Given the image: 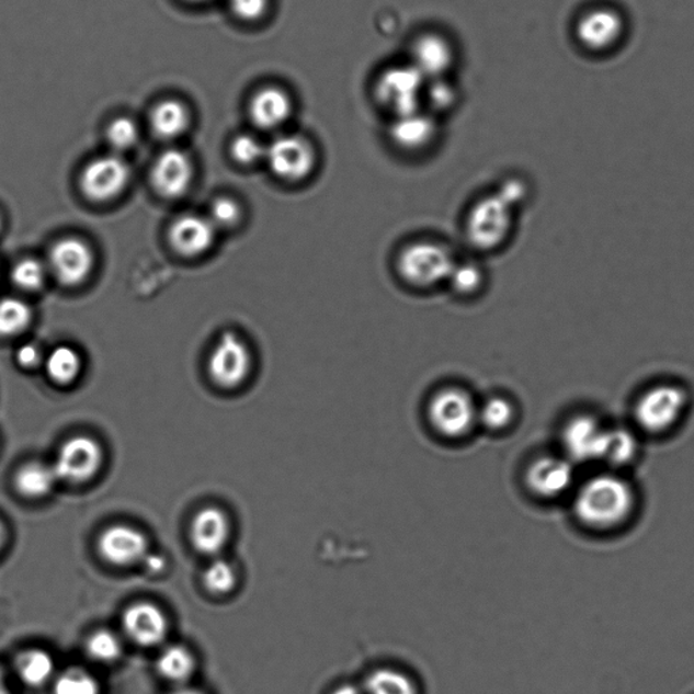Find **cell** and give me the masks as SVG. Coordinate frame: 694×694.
Masks as SVG:
<instances>
[{
	"label": "cell",
	"mask_w": 694,
	"mask_h": 694,
	"mask_svg": "<svg viewBox=\"0 0 694 694\" xmlns=\"http://www.w3.org/2000/svg\"><path fill=\"white\" fill-rule=\"evenodd\" d=\"M129 166L116 155L96 158L80 178V187L90 200L107 201L118 196L128 183Z\"/></svg>",
	"instance_id": "cell-12"
},
{
	"label": "cell",
	"mask_w": 694,
	"mask_h": 694,
	"mask_svg": "<svg viewBox=\"0 0 694 694\" xmlns=\"http://www.w3.org/2000/svg\"><path fill=\"white\" fill-rule=\"evenodd\" d=\"M143 564L146 565L149 572L159 573L164 570L166 559L164 556L158 554H147L143 559Z\"/></svg>",
	"instance_id": "cell-44"
},
{
	"label": "cell",
	"mask_w": 694,
	"mask_h": 694,
	"mask_svg": "<svg viewBox=\"0 0 694 694\" xmlns=\"http://www.w3.org/2000/svg\"><path fill=\"white\" fill-rule=\"evenodd\" d=\"M514 211L498 193L479 200L467 216L466 235L469 244L481 251L501 248L512 234Z\"/></svg>",
	"instance_id": "cell-4"
},
{
	"label": "cell",
	"mask_w": 694,
	"mask_h": 694,
	"mask_svg": "<svg viewBox=\"0 0 694 694\" xmlns=\"http://www.w3.org/2000/svg\"><path fill=\"white\" fill-rule=\"evenodd\" d=\"M428 80L409 65L388 68L376 82V99L395 116L421 111Z\"/></svg>",
	"instance_id": "cell-6"
},
{
	"label": "cell",
	"mask_w": 694,
	"mask_h": 694,
	"mask_svg": "<svg viewBox=\"0 0 694 694\" xmlns=\"http://www.w3.org/2000/svg\"><path fill=\"white\" fill-rule=\"evenodd\" d=\"M15 670L25 685L43 686L54 679L55 662L50 653L39 648L21 652L15 661Z\"/></svg>",
	"instance_id": "cell-26"
},
{
	"label": "cell",
	"mask_w": 694,
	"mask_h": 694,
	"mask_svg": "<svg viewBox=\"0 0 694 694\" xmlns=\"http://www.w3.org/2000/svg\"><path fill=\"white\" fill-rule=\"evenodd\" d=\"M103 464L102 447L88 435H77L61 445L52 467L57 479L80 485L94 478Z\"/></svg>",
	"instance_id": "cell-8"
},
{
	"label": "cell",
	"mask_w": 694,
	"mask_h": 694,
	"mask_svg": "<svg viewBox=\"0 0 694 694\" xmlns=\"http://www.w3.org/2000/svg\"><path fill=\"white\" fill-rule=\"evenodd\" d=\"M292 113V101L284 90L265 88L251 100L252 122L262 129H274L283 125Z\"/></svg>",
	"instance_id": "cell-22"
},
{
	"label": "cell",
	"mask_w": 694,
	"mask_h": 694,
	"mask_svg": "<svg viewBox=\"0 0 694 694\" xmlns=\"http://www.w3.org/2000/svg\"><path fill=\"white\" fill-rule=\"evenodd\" d=\"M330 694H365L363 686L354 684H341L334 687Z\"/></svg>",
	"instance_id": "cell-45"
},
{
	"label": "cell",
	"mask_w": 694,
	"mask_h": 694,
	"mask_svg": "<svg viewBox=\"0 0 694 694\" xmlns=\"http://www.w3.org/2000/svg\"><path fill=\"white\" fill-rule=\"evenodd\" d=\"M428 421L441 437L460 440L478 424V405L464 389L444 388L430 399Z\"/></svg>",
	"instance_id": "cell-5"
},
{
	"label": "cell",
	"mask_w": 694,
	"mask_h": 694,
	"mask_svg": "<svg viewBox=\"0 0 694 694\" xmlns=\"http://www.w3.org/2000/svg\"><path fill=\"white\" fill-rule=\"evenodd\" d=\"M169 694H205L198 690H194V687H187V686H180L177 687L175 691L169 693Z\"/></svg>",
	"instance_id": "cell-46"
},
{
	"label": "cell",
	"mask_w": 694,
	"mask_h": 694,
	"mask_svg": "<svg viewBox=\"0 0 694 694\" xmlns=\"http://www.w3.org/2000/svg\"><path fill=\"white\" fill-rule=\"evenodd\" d=\"M89 657L101 663H113L123 656V644L112 630L99 629L86 641Z\"/></svg>",
	"instance_id": "cell-32"
},
{
	"label": "cell",
	"mask_w": 694,
	"mask_h": 694,
	"mask_svg": "<svg viewBox=\"0 0 694 694\" xmlns=\"http://www.w3.org/2000/svg\"><path fill=\"white\" fill-rule=\"evenodd\" d=\"M569 458L542 456L527 466L524 481L532 496L556 499L571 489L576 473Z\"/></svg>",
	"instance_id": "cell-10"
},
{
	"label": "cell",
	"mask_w": 694,
	"mask_h": 694,
	"mask_svg": "<svg viewBox=\"0 0 694 694\" xmlns=\"http://www.w3.org/2000/svg\"><path fill=\"white\" fill-rule=\"evenodd\" d=\"M607 424L594 412H577L561 428L560 443L571 463L600 462Z\"/></svg>",
	"instance_id": "cell-7"
},
{
	"label": "cell",
	"mask_w": 694,
	"mask_h": 694,
	"mask_svg": "<svg viewBox=\"0 0 694 694\" xmlns=\"http://www.w3.org/2000/svg\"><path fill=\"white\" fill-rule=\"evenodd\" d=\"M52 272L59 283L77 286L89 277L94 266L93 251L79 239H62L50 250Z\"/></svg>",
	"instance_id": "cell-15"
},
{
	"label": "cell",
	"mask_w": 694,
	"mask_h": 694,
	"mask_svg": "<svg viewBox=\"0 0 694 694\" xmlns=\"http://www.w3.org/2000/svg\"><path fill=\"white\" fill-rule=\"evenodd\" d=\"M5 543V530L2 521H0V550L3 549Z\"/></svg>",
	"instance_id": "cell-48"
},
{
	"label": "cell",
	"mask_w": 694,
	"mask_h": 694,
	"mask_svg": "<svg viewBox=\"0 0 694 694\" xmlns=\"http://www.w3.org/2000/svg\"><path fill=\"white\" fill-rule=\"evenodd\" d=\"M54 694H101V686L88 671L68 669L56 676Z\"/></svg>",
	"instance_id": "cell-34"
},
{
	"label": "cell",
	"mask_w": 694,
	"mask_h": 694,
	"mask_svg": "<svg viewBox=\"0 0 694 694\" xmlns=\"http://www.w3.org/2000/svg\"><path fill=\"white\" fill-rule=\"evenodd\" d=\"M639 450V440L633 430L624 426H610L600 462H604L611 467L622 468L638 457Z\"/></svg>",
	"instance_id": "cell-24"
},
{
	"label": "cell",
	"mask_w": 694,
	"mask_h": 694,
	"mask_svg": "<svg viewBox=\"0 0 694 694\" xmlns=\"http://www.w3.org/2000/svg\"><path fill=\"white\" fill-rule=\"evenodd\" d=\"M691 391L679 380H659L647 386L635 399L636 426L648 434H663L682 421L691 407Z\"/></svg>",
	"instance_id": "cell-2"
},
{
	"label": "cell",
	"mask_w": 694,
	"mask_h": 694,
	"mask_svg": "<svg viewBox=\"0 0 694 694\" xmlns=\"http://www.w3.org/2000/svg\"><path fill=\"white\" fill-rule=\"evenodd\" d=\"M203 583L212 594H228L237 584V572L228 561L216 559L206 567L203 573Z\"/></svg>",
	"instance_id": "cell-35"
},
{
	"label": "cell",
	"mask_w": 694,
	"mask_h": 694,
	"mask_svg": "<svg viewBox=\"0 0 694 694\" xmlns=\"http://www.w3.org/2000/svg\"><path fill=\"white\" fill-rule=\"evenodd\" d=\"M455 263L446 246L423 240L406 246L400 251L397 269L406 284L428 289L447 283Z\"/></svg>",
	"instance_id": "cell-3"
},
{
	"label": "cell",
	"mask_w": 694,
	"mask_h": 694,
	"mask_svg": "<svg viewBox=\"0 0 694 694\" xmlns=\"http://www.w3.org/2000/svg\"><path fill=\"white\" fill-rule=\"evenodd\" d=\"M32 320V309L16 297L0 300V337H14L27 329Z\"/></svg>",
	"instance_id": "cell-31"
},
{
	"label": "cell",
	"mask_w": 694,
	"mask_h": 694,
	"mask_svg": "<svg viewBox=\"0 0 694 694\" xmlns=\"http://www.w3.org/2000/svg\"><path fill=\"white\" fill-rule=\"evenodd\" d=\"M452 61L450 43L437 34H424L412 45L410 65L426 80L444 78Z\"/></svg>",
	"instance_id": "cell-19"
},
{
	"label": "cell",
	"mask_w": 694,
	"mask_h": 694,
	"mask_svg": "<svg viewBox=\"0 0 694 694\" xmlns=\"http://www.w3.org/2000/svg\"><path fill=\"white\" fill-rule=\"evenodd\" d=\"M269 168L280 180L300 182L312 174L317 153L306 139L298 136H281L266 147Z\"/></svg>",
	"instance_id": "cell-9"
},
{
	"label": "cell",
	"mask_w": 694,
	"mask_h": 694,
	"mask_svg": "<svg viewBox=\"0 0 694 694\" xmlns=\"http://www.w3.org/2000/svg\"><path fill=\"white\" fill-rule=\"evenodd\" d=\"M365 694H420L411 675L397 668H377L372 670L364 681Z\"/></svg>",
	"instance_id": "cell-25"
},
{
	"label": "cell",
	"mask_w": 694,
	"mask_h": 694,
	"mask_svg": "<svg viewBox=\"0 0 694 694\" xmlns=\"http://www.w3.org/2000/svg\"><path fill=\"white\" fill-rule=\"evenodd\" d=\"M192 2H203V0H192Z\"/></svg>",
	"instance_id": "cell-49"
},
{
	"label": "cell",
	"mask_w": 694,
	"mask_h": 694,
	"mask_svg": "<svg viewBox=\"0 0 694 694\" xmlns=\"http://www.w3.org/2000/svg\"><path fill=\"white\" fill-rule=\"evenodd\" d=\"M0 227H2V220H0Z\"/></svg>",
	"instance_id": "cell-50"
},
{
	"label": "cell",
	"mask_w": 694,
	"mask_h": 694,
	"mask_svg": "<svg viewBox=\"0 0 694 694\" xmlns=\"http://www.w3.org/2000/svg\"><path fill=\"white\" fill-rule=\"evenodd\" d=\"M636 504L634 487L621 476L596 475L578 490L573 513L590 530L610 531L624 524Z\"/></svg>",
	"instance_id": "cell-1"
},
{
	"label": "cell",
	"mask_w": 694,
	"mask_h": 694,
	"mask_svg": "<svg viewBox=\"0 0 694 694\" xmlns=\"http://www.w3.org/2000/svg\"><path fill=\"white\" fill-rule=\"evenodd\" d=\"M137 137H139V130L130 118L120 117L109 125L107 140L112 147L120 149V151L134 147Z\"/></svg>",
	"instance_id": "cell-37"
},
{
	"label": "cell",
	"mask_w": 694,
	"mask_h": 694,
	"mask_svg": "<svg viewBox=\"0 0 694 694\" xmlns=\"http://www.w3.org/2000/svg\"><path fill=\"white\" fill-rule=\"evenodd\" d=\"M57 481L59 479H57L54 467L32 462L19 469L14 485L20 496L29 499H42L50 494Z\"/></svg>",
	"instance_id": "cell-23"
},
{
	"label": "cell",
	"mask_w": 694,
	"mask_h": 694,
	"mask_svg": "<svg viewBox=\"0 0 694 694\" xmlns=\"http://www.w3.org/2000/svg\"><path fill=\"white\" fill-rule=\"evenodd\" d=\"M389 136L403 151L418 152L432 145L437 136V125L429 114L417 111L395 118Z\"/></svg>",
	"instance_id": "cell-21"
},
{
	"label": "cell",
	"mask_w": 694,
	"mask_h": 694,
	"mask_svg": "<svg viewBox=\"0 0 694 694\" xmlns=\"http://www.w3.org/2000/svg\"><path fill=\"white\" fill-rule=\"evenodd\" d=\"M624 20L611 8H596L581 16L577 25V37L584 48L601 52L613 47L622 38Z\"/></svg>",
	"instance_id": "cell-16"
},
{
	"label": "cell",
	"mask_w": 694,
	"mask_h": 694,
	"mask_svg": "<svg viewBox=\"0 0 694 694\" xmlns=\"http://www.w3.org/2000/svg\"><path fill=\"white\" fill-rule=\"evenodd\" d=\"M47 271L42 262L36 260H24L19 263L11 272V280L24 291H37L44 285Z\"/></svg>",
	"instance_id": "cell-36"
},
{
	"label": "cell",
	"mask_w": 694,
	"mask_h": 694,
	"mask_svg": "<svg viewBox=\"0 0 694 694\" xmlns=\"http://www.w3.org/2000/svg\"><path fill=\"white\" fill-rule=\"evenodd\" d=\"M231 152L237 162L252 164L265 158L266 147H263L254 136L240 135L232 141Z\"/></svg>",
	"instance_id": "cell-38"
},
{
	"label": "cell",
	"mask_w": 694,
	"mask_h": 694,
	"mask_svg": "<svg viewBox=\"0 0 694 694\" xmlns=\"http://www.w3.org/2000/svg\"><path fill=\"white\" fill-rule=\"evenodd\" d=\"M515 420V407L512 400L492 397L478 406V424L491 433H501L512 426Z\"/></svg>",
	"instance_id": "cell-30"
},
{
	"label": "cell",
	"mask_w": 694,
	"mask_h": 694,
	"mask_svg": "<svg viewBox=\"0 0 694 694\" xmlns=\"http://www.w3.org/2000/svg\"><path fill=\"white\" fill-rule=\"evenodd\" d=\"M0 694H10L8 681H5V676L2 669H0Z\"/></svg>",
	"instance_id": "cell-47"
},
{
	"label": "cell",
	"mask_w": 694,
	"mask_h": 694,
	"mask_svg": "<svg viewBox=\"0 0 694 694\" xmlns=\"http://www.w3.org/2000/svg\"><path fill=\"white\" fill-rule=\"evenodd\" d=\"M123 628L128 638L140 647L163 644L169 633V621L164 612L152 602H136L126 607Z\"/></svg>",
	"instance_id": "cell-14"
},
{
	"label": "cell",
	"mask_w": 694,
	"mask_h": 694,
	"mask_svg": "<svg viewBox=\"0 0 694 694\" xmlns=\"http://www.w3.org/2000/svg\"><path fill=\"white\" fill-rule=\"evenodd\" d=\"M99 550L103 560L117 567L139 564L148 554L145 533L134 526L117 524L106 527L99 538Z\"/></svg>",
	"instance_id": "cell-13"
},
{
	"label": "cell",
	"mask_w": 694,
	"mask_h": 694,
	"mask_svg": "<svg viewBox=\"0 0 694 694\" xmlns=\"http://www.w3.org/2000/svg\"><path fill=\"white\" fill-rule=\"evenodd\" d=\"M47 373L52 382L68 386L77 380L82 369V360L77 350L70 346H57L47 360Z\"/></svg>",
	"instance_id": "cell-29"
},
{
	"label": "cell",
	"mask_w": 694,
	"mask_h": 694,
	"mask_svg": "<svg viewBox=\"0 0 694 694\" xmlns=\"http://www.w3.org/2000/svg\"><path fill=\"white\" fill-rule=\"evenodd\" d=\"M170 240L182 255L203 254L214 244L215 224L196 215L182 216L171 226Z\"/></svg>",
	"instance_id": "cell-20"
},
{
	"label": "cell",
	"mask_w": 694,
	"mask_h": 694,
	"mask_svg": "<svg viewBox=\"0 0 694 694\" xmlns=\"http://www.w3.org/2000/svg\"><path fill=\"white\" fill-rule=\"evenodd\" d=\"M235 15L244 21H257L265 15L269 0H229Z\"/></svg>",
	"instance_id": "cell-41"
},
{
	"label": "cell",
	"mask_w": 694,
	"mask_h": 694,
	"mask_svg": "<svg viewBox=\"0 0 694 694\" xmlns=\"http://www.w3.org/2000/svg\"><path fill=\"white\" fill-rule=\"evenodd\" d=\"M423 99L439 111H445L456 100V91L444 78L428 80L424 86Z\"/></svg>",
	"instance_id": "cell-39"
},
{
	"label": "cell",
	"mask_w": 694,
	"mask_h": 694,
	"mask_svg": "<svg viewBox=\"0 0 694 694\" xmlns=\"http://www.w3.org/2000/svg\"><path fill=\"white\" fill-rule=\"evenodd\" d=\"M485 283V274L475 262H457L452 269L447 284L456 294L462 296H473L478 294Z\"/></svg>",
	"instance_id": "cell-33"
},
{
	"label": "cell",
	"mask_w": 694,
	"mask_h": 694,
	"mask_svg": "<svg viewBox=\"0 0 694 694\" xmlns=\"http://www.w3.org/2000/svg\"><path fill=\"white\" fill-rule=\"evenodd\" d=\"M209 375L224 388L239 386L248 377L251 355L248 346L232 332H226L216 343L209 359Z\"/></svg>",
	"instance_id": "cell-11"
},
{
	"label": "cell",
	"mask_w": 694,
	"mask_h": 694,
	"mask_svg": "<svg viewBox=\"0 0 694 694\" xmlns=\"http://www.w3.org/2000/svg\"><path fill=\"white\" fill-rule=\"evenodd\" d=\"M497 193L507 200L513 208L517 209L522 203H525L527 187L525 183L520 180H508L503 182V185L499 186Z\"/></svg>",
	"instance_id": "cell-42"
},
{
	"label": "cell",
	"mask_w": 694,
	"mask_h": 694,
	"mask_svg": "<svg viewBox=\"0 0 694 694\" xmlns=\"http://www.w3.org/2000/svg\"><path fill=\"white\" fill-rule=\"evenodd\" d=\"M192 175V162L187 155L180 149H169L155 163L152 182L163 197L177 198L186 193Z\"/></svg>",
	"instance_id": "cell-18"
},
{
	"label": "cell",
	"mask_w": 694,
	"mask_h": 694,
	"mask_svg": "<svg viewBox=\"0 0 694 694\" xmlns=\"http://www.w3.org/2000/svg\"><path fill=\"white\" fill-rule=\"evenodd\" d=\"M231 535L227 514L217 508H204L194 515L191 525L193 548L201 555L216 556L226 548Z\"/></svg>",
	"instance_id": "cell-17"
},
{
	"label": "cell",
	"mask_w": 694,
	"mask_h": 694,
	"mask_svg": "<svg viewBox=\"0 0 694 694\" xmlns=\"http://www.w3.org/2000/svg\"><path fill=\"white\" fill-rule=\"evenodd\" d=\"M191 117L185 105L180 101L166 100L155 106L151 125L155 134L162 139H174L187 129Z\"/></svg>",
	"instance_id": "cell-27"
},
{
	"label": "cell",
	"mask_w": 694,
	"mask_h": 694,
	"mask_svg": "<svg viewBox=\"0 0 694 694\" xmlns=\"http://www.w3.org/2000/svg\"><path fill=\"white\" fill-rule=\"evenodd\" d=\"M211 215L212 223L219 224V226L223 227H227L232 226V224L239 220L240 209L235 201L227 197H221L219 200H216L214 205H212Z\"/></svg>",
	"instance_id": "cell-40"
},
{
	"label": "cell",
	"mask_w": 694,
	"mask_h": 694,
	"mask_svg": "<svg viewBox=\"0 0 694 694\" xmlns=\"http://www.w3.org/2000/svg\"><path fill=\"white\" fill-rule=\"evenodd\" d=\"M157 670L162 679L182 685L191 679L196 670V659L186 647L170 646L160 653Z\"/></svg>",
	"instance_id": "cell-28"
},
{
	"label": "cell",
	"mask_w": 694,
	"mask_h": 694,
	"mask_svg": "<svg viewBox=\"0 0 694 694\" xmlns=\"http://www.w3.org/2000/svg\"><path fill=\"white\" fill-rule=\"evenodd\" d=\"M16 360H19V364L24 366V368H33L39 361V350L32 345V343H25V345H22L19 352H16Z\"/></svg>",
	"instance_id": "cell-43"
}]
</instances>
